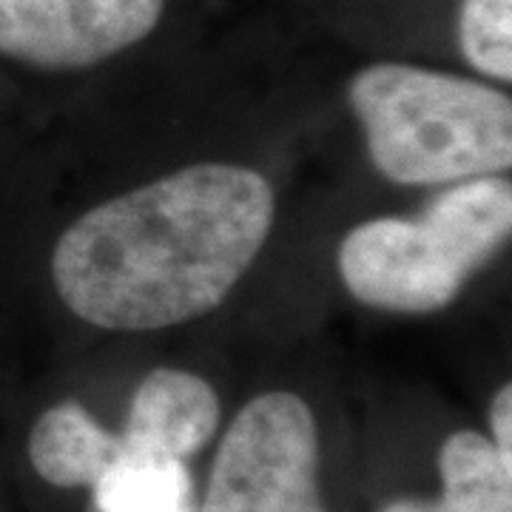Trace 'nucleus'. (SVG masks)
<instances>
[{
  "instance_id": "nucleus-1",
  "label": "nucleus",
  "mask_w": 512,
  "mask_h": 512,
  "mask_svg": "<svg viewBox=\"0 0 512 512\" xmlns=\"http://www.w3.org/2000/svg\"><path fill=\"white\" fill-rule=\"evenodd\" d=\"M274 217V188L254 168L185 165L77 217L52 251V282L66 311L92 328L185 325L228 299Z\"/></svg>"
},
{
  "instance_id": "nucleus-2",
  "label": "nucleus",
  "mask_w": 512,
  "mask_h": 512,
  "mask_svg": "<svg viewBox=\"0 0 512 512\" xmlns=\"http://www.w3.org/2000/svg\"><path fill=\"white\" fill-rule=\"evenodd\" d=\"M367 157L396 185H453L512 165V97L476 74L379 57L345 77Z\"/></svg>"
},
{
  "instance_id": "nucleus-3",
  "label": "nucleus",
  "mask_w": 512,
  "mask_h": 512,
  "mask_svg": "<svg viewBox=\"0 0 512 512\" xmlns=\"http://www.w3.org/2000/svg\"><path fill=\"white\" fill-rule=\"evenodd\" d=\"M512 234L507 177H476L441 191L419 217H376L345 234L336 268L367 308L439 313L493 259Z\"/></svg>"
},
{
  "instance_id": "nucleus-4",
  "label": "nucleus",
  "mask_w": 512,
  "mask_h": 512,
  "mask_svg": "<svg viewBox=\"0 0 512 512\" xmlns=\"http://www.w3.org/2000/svg\"><path fill=\"white\" fill-rule=\"evenodd\" d=\"M200 512H328L319 430L302 396L271 390L239 410L214 456Z\"/></svg>"
},
{
  "instance_id": "nucleus-5",
  "label": "nucleus",
  "mask_w": 512,
  "mask_h": 512,
  "mask_svg": "<svg viewBox=\"0 0 512 512\" xmlns=\"http://www.w3.org/2000/svg\"><path fill=\"white\" fill-rule=\"evenodd\" d=\"M180 0H0V57L46 74L106 69L163 40Z\"/></svg>"
},
{
  "instance_id": "nucleus-6",
  "label": "nucleus",
  "mask_w": 512,
  "mask_h": 512,
  "mask_svg": "<svg viewBox=\"0 0 512 512\" xmlns=\"http://www.w3.org/2000/svg\"><path fill=\"white\" fill-rule=\"evenodd\" d=\"M222 419L217 390L197 373L157 367L140 382L126 427L117 433L123 458L188 461L211 441Z\"/></svg>"
},
{
  "instance_id": "nucleus-7",
  "label": "nucleus",
  "mask_w": 512,
  "mask_h": 512,
  "mask_svg": "<svg viewBox=\"0 0 512 512\" xmlns=\"http://www.w3.org/2000/svg\"><path fill=\"white\" fill-rule=\"evenodd\" d=\"M29 461L37 476L55 487L92 490L123 461V444L83 404L60 402L35 421L29 433Z\"/></svg>"
},
{
  "instance_id": "nucleus-8",
  "label": "nucleus",
  "mask_w": 512,
  "mask_h": 512,
  "mask_svg": "<svg viewBox=\"0 0 512 512\" xmlns=\"http://www.w3.org/2000/svg\"><path fill=\"white\" fill-rule=\"evenodd\" d=\"M441 498L461 512H512V456L476 430H458L439 450Z\"/></svg>"
},
{
  "instance_id": "nucleus-9",
  "label": "nucleus",
  "mask_w": 512,
  "mask_h": 512,
  "mask_svg": "<svg viewBox=\"0 0 512 512\" xmlns=\"http://www.w3.org/2000/svg\"><path fill=\"white\" fill-rule=\"evenodd\" d=\"M92 490L97 512H191L185 461L123 458Z\"/></svg>"
},
{
  "instance_id": "nucleus-10",
  "label": "nucleus",
  "mask_w": 512,
  "mask_h": 512,
  "mask_svg": "<svg viewBox=\"0 0 512 512\" xmlns=\"http://www.w3.org/2000/svg\"><path fill=\"white\" fill-rule=\"evenodd\" d=\"M490 427H493V444L512 456V384L504 382L495 390L493 404H490Z\"/></svg>"
},
{
  "instance_id": "nucleus-11",
  "label": "nucleus",
  "mask_w": 512,
  "mask_h": 512,
  "mask_svg": "<svg viewBox=\"0 0 512 512\" xmlns=\"http://www.w3.org/2000/svg\"><path fill=\"white\" fill-rule=\"evenodd\" d=\"M382 512H461L458 507H453L450 501L444 498H436V501H424V498H396L390 501Z\"/></svg>"
}]
</instances>
